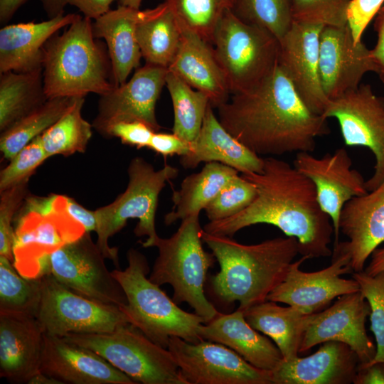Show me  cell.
Here are the masks:
<instances>
[{
    "label": "cell",
    "mask_w": 384,
    "mask_h": 384,
    "mask_svg": "<svg viewBox=\"0 0 384 384\" xmlns=\"http://www.w3.org/2000/svg\"><path fill=\"white\" fill-rule=\"evenodd\" d=\"M263 159L261 173L241 174L257 190L250 205L228 218L209 221L203 229L232 237L245 228L270 224L295 238L302 256H331L333 223L319 204L314 183L285 161L273 156Z\"/></svg>",
    "instance_id": "1"
},
{
    "label": "cell",
    "mask_w": 384,
    "mask_h": 384,
    "mask_svg": "<svg viewBox=\"0 0 384 384\" xmlns=\"http://www.w3.org/2000/svg\"><path fill=\"white\" fill-rule=\"evenodd\" d=\"M225 129L259 156L312 152L330 134L327 119L311 112L278 65L253 90L231 95L216 108Z\"/></svg>",
    "instance_id": "2"
},
{
    "label": "cell",
    "mask_w": 384,
    "mask_h": 384,
    "mask_svg": "<svg viewBox=\"0 0 384 384\" xmlns=\"http://www.w3.org/2000/svg\"><path fill=\"white\" fill-rule=\"evenodd\" d=\"M201 238L220 266L211 278L213 292L225 303L238 302L241 311L266 301L299 254L298 241L291 236L245 245L203 229Z\"/></svg>",
    "instance_id": "3"
},
{
    "label": "cell",
    "mask_w": 384,
    "mask_h": 384,
    "mask_svg": "<svg viewBox=\"0 0 384 384\" xmlns=\"http://www.w3.org/2000/svg\"><path fill=\"white\" fill-rule=\"evenodd\" d=\"M91 20L80 16L46 42L43 80L48 99L102 95L115 87L108 51L95 38Z\"/></svg>",
    "instance_id": "4"
},
{
    "label": "cell",
    "mask_w": 384,
    "mask_h": 384,
    "mask_svg": "<svg viewBox=\"0 0 384 384\" xmlns=\"http://www.w3.org/2000/svg\"><path fill=\"white\" fill-rule=\"evenodd\" d=\"M127 267L112 271L127 298L121 308L129 324L139 329L150 340L168 348L170 337H179L188 342L203 339L199 327L205 319L196 313L183 311L159 286L146 277L149 267L146 257L137 250L127 251Z\"/></svg>",
    "instance_id": "5"
},
{
    "label": "cell",
    "mask_w": 384,
    "mask_h": 384,
    "mask_svg": "<svg viewBox=\"0 0 384 384\" xmlns=\"http://www.w3.org/2000/svg\"><path fill=\"white\" fill-rule=\"evenodd\" d=\"M202 230L199 215H194L182 220L171 237H159L153 246L159 254L149 278L158 286L170 284L175 303H187L208 322L219 313L204 293L207 272L216 260L203 247Z\"/></svg>",
    "instance_id": "6"
},
{
    "label": "cell",
    "mask_w": 384,
    "mask_h": 384,
    "mask_svg": "<svg viewBox=\"0 0 384 384\" xmlns=\"http://www.w3.org/2000/svg\"><path fill=\"white\" fill-rule=\"evenodd\" d=\"M127 174L125 191L111 203L95 210L96 243L105 257L112 260L117 267L118 248L110 247L108 239L121 230L129 219L137 218L139 221L134 230L135 235L147 237L141 242L144 247H153L159 237L155 227L159 196L166 183L178 176V169L165 164L156 170L144 158L136 156L128 165Z\"/></svg>",
    "instance_id": "7"
},
{
    "label": "cell",
    "mask_w": 384,
    "mask_h": 384,
    "mask_svg": "<svg viewBox=\"0 0 384 384\" xmlns=\"http://www.w3.org/2000/svg\"><path fill=\"white\" fill-rule=\"evenodd\" d=\"M231 95L253 90L278 65L279 42L267 30L225 11L212 41Z\"/></svg>",
    "instance_id": "8"
},
{
    "label": "cell",
    "mask_w": 384,
    "mask_h": 384,
    "mask_svg": "<svg viewBox=\"0 0 384 384\" xmlns=\"http://www.w3.org/2000/svg\"><path fill=\"white\" fill-rule=\"evenodd\" d=\"M66 196L26 198L14 229L13 247V264L23 277L37 278V265L42 257L86 233L69 214Z\"/></svg>",
    "instance_id": "9"
},
{
    "label": "cell",
    "mask_w": 384,
    "mask_h": 384,
    "mask_svg": "<svg viewBox=\"0 0 384 384\" xmlns=\"http://www.w3.org/2000/svg\"><path fill=\"white\" fill-rule=\"evenodd\" d=\"M63 338L95 351L137 383L186 384L170 351L129 323L109 333L70 334Z\"/></svg>",
    "instance_id": "10"
},
{
    "label": "cell",
    "mask_w": 384,
    "mask_h": 384,
    "mask_svg": "<svg viewBox=\"0 0 384 384\" xmlns=\"http://www.w3.org/2000/svg\"><path fill=\"white\" fill-rule=\"evenodd\" d=\"M106 257L86 232L42 257L37 265V277L51 274L60 284L80 294L120 309L127 298L118 281L105 265Z\"/></svg>",
    "instance_id": "11"
},
{
    "label": "cell",
    "mask_w": 384,
    "mask_h": 384,
    "mask_svg": "<svg viewBox=\"0 0 384 384\" xmlns=\"http://www.w3.org/2000/svg\"><path fill=\"white\" fill-rule=\"evenodd\" d=\"M40 278L41 298L36 318L45 334L64 337L70 334L109 333L129 323L119 307L78 294L50 274Z\"/></svg>",
    "instance_id": "12"
},
{
    "label": "cell",
    "mask_w": 384,
    "mask_h": 384,
    "mask_svg": "<svg viewBox=\"0 0 384 384\" xmlns=\"http://www.w3.org/2000/svg\"><path fill=\"white\" fill-rule=\"evenodd\" d=\"M329 266L312 272H303L301 265L309 260L306 256L293 262L283 279L267 296V300L287 304L309 315L319 312L336 297L360 291L353 279L341 275L353 273L351 257L343 242L334 246Z\"/></svg>",
    "instance_id": "13"
},
{
    "label": "cell",
    "mask_w": 384,
    "mask_h": 384,
    "mask_svg": "<svg viewBox=\"0 0 384 384\" xmlns=\"http://www.w3.org/2000/svg\"><path fill=\"white\" fill-rule=\"evenodd\" d=\"M338 122L346 146L368 148L374 154V173L366 181L370 191L384 180V97L374 93L368 84L329 100L323 113Z\"/></svg>",
    "instance_id": "14"
},
{
    "label": "cell",
    "mask_w": 384,
    "mask_h": 384,
    "mask_svg": "<svg viewBox=\"0 0 384 384\" xmlns=\"http://www.w3.org/2000/svg\"><path fill=\"white\" fill-rule=\"evenodd\" d=\"M168 349L186 384H272L270 371L252 366L223 344L171 336Z\"/></svg>",
    "instance_id": "15"
},
{
    "label": "cell",
    "mask_w": 384,
    "mask_h": 384,
    "mask_svg": "<svg viewBox=\"0 0 384 384\" xmlns=\"http://www.w3.org/2000/svg\"><path fill=\"white\" fill-rule=\"evenodd\" d=\"M370 313L369 304L360 291L338 297L329 308L309 315L299 353L334 341L347 344L357 354L361 364L370 363L376 353V346L366 329Z\"/></svg>",
    "instance_id": "16"
},
{
    "label": "cell",
    "mask_w": 384,
    "mask_h": 384,
    "mask_svg": "<svg viewBox=\"0 0 384 384\" xmlns=\"http://www.w3.org/2000/svg\"><path fill=\"white\" fill-rule=\"evenodd\" d=\"M293 166L314 183L322 210L331 218L337 245L339 218L345 204L354 197L366 194V181L352 169V160L345 148L316 157L311 152L296 153Z\"/></svg>",
    "instance_id": "17"
},
{
    "label": "cell",
    "mask_w": 384,
    "mask_h": 384,
    "mask_svg": "<svg viewBox=\"0 0 384 384\" xmlns=\"http://www.w3.org/2000/svg\"><path fill=\"white\" fill-rule=\"evenodd\" d=\"M168 68L145 64L129 81L100 95L92 127L101 135L110 124L120 121H141L155 132L161 129L155 107L166 85Z\"/></svg>",
    "instance_id": "18"
},
{
    "label": "cell",
    "mask_w": 384,
    "mask_h": 384,
    "mask_svg": "<svg viewBox=\"0 0 384 384\" xmlns=\"http://www.w3.org/2000/svg\"><path fill=\"white\" fill-rule=\"evenodd\" d=\"M368 72L377 73L371 50L353 40L348 26H324L320 34L319 74L329 100L356 90Z\"/></svg>",
    "instance_id": "19"
},
{
    "label": "cell",
    "mask_w": 384,
    "mask_h": 384,
    "mask_svg": "<svg viewBox=\"0 0 384 384\" xmlns=\"http://www.w3.org/2000/svg\"><path fill=\"white\" fill-rule=\"evenodd\" d=\"M324 26L294 21L279 41L278 65L307 107L320 115L329 102L319 74L320 34Z\"/></svg>",
    "instance_id": "20"
},
{
    "label": "cell",
    "mask_w": 384,
    "mask_h": 384,
    "mask_svg": "<svg viewBox=\"0 0 384 384\" xmlns=\"http://www.w3.org/2000/svg\"><path fill=\"white\" fill-rule=\"evenodd\" d=\"M40 372L61 383H137L95 351L45 333Z\"/></svg>",
    "instance_id": "21"
},
{
    "label": "cell",
    "mask_w": 384,
    "mask_h": 384,
    "mask_svg": "<svg viewBox=\"0 0 384 384\" xmlns=\"http://www.w3.org/2000/svg\"><path fill=\"white\" fill-rule=\"evenodd\" d=\"M44 331L36 316L0 311V376L28 383L40 371Z\"/></svg>",
    "instance_id": "22"
},
{
    "label": "cell",
    "mask_w": 384,
    "mask_h": 384,
    "mask_svg": "<svg viewBox=\"0 0 384 384\" xmlns=\"http://www.w3.org/2000/svg\"><path fill=\"white\" fill-rule=\"evenodd\" d=\"M360 364L357 354L346 343L329 341L313 354L282 359L270 371L272 384H350Z\"/></svg>",
    "instance_id": "23"
},
{
    "label": "cell",
    "mask_w": 384,
    "mask_h": 384,
    "mask_svg": "<svg viewBox=\"0 0 384 384\" xmlns=\"http://www.w3.org/2000/svg\"><path fill=\"white\" fill-rule=\"evenodd\" d=\"M339 230L348 238L343 244L350 254L353 272L363 271L368 257L384 242V180L345 204Z\"/></svg>",
    "instance_id": "24"
},
{
    "label": "cell",
    "mask_w": 384,
    "mask_h": 384,
    "mask_svg": "<svg viewBox=\"0 0 384 384\" xmlns=\"http://www.w3.org/2000/svg\"><path fill=\"white\" fill-rule=\"evenodd\" d=\"M178 24L180 44L168 69L193 88L205 93L211 106L217 108L228 101L231 93L213 45L185 25Z\"/></svg>",
    "instance_id": "25"
},
{
    "label": "cell",
    "mask_w": 384,
    "mask_h": 384,
    "mask_svg": "<svg viewBox=\"0 0 384 384\" xmlns=\"http://www.w3.org/2000/svg\"><path fill=\"white\" fill-rule=\"evenodd\" d=\"M79 16L75 14H63L42 22L3 26L0 30V74L43 70L46 42Z\"/></svg>",
    "instance_id": "26"
},
{
    "label": "cell",
    "mask_w": 384,
    "mask_h": 384,
    "mask_svg": "<svg viewBox=\"0 0 384 384\" xmlns=\"http://www.w3.org/2000/svg\"><path fill=\"white\" fill-rule=\"evenodd\" d=\"M186 169H195L201 162H218L241 174L261 173L264 159L234 137L220 122L211 105L207 108L197 137L190 143L189 151L180 156Z\"/></svg>",
    "instance_id": "27"
},
{
    "label": "cell",
    "mask_w": 384,
    "mask_h": 384,
    "mask_svg": "<svg viewBox=\"0 0 384 384\" xmlns=\"http://www.w3.org/2000/svg\"><path fill=\"white\" fill-rule=\"evenodd\" d=\"M199 334L203 340L230 348L261 370L272 371L283 359L276 344L252 328L238 309L228 314L218 313L200 326Z\"/></svg>",
    "instance_id": "28"
},
{
    "label": "cell",
    "mask_w": 384,
    "mask_h": 384,
    "mask_svg": "<svg viewBox=\"0 0 384 384\" xmlns=\"http://www.w3.org/2000/svg\"><path fill=\"white\" fill-rule=\"evenodd\" d=\"M140 13V9L119 5L92 23L95 38L106 41L115 87L126 82L140 64L142 56L135 33Z\"/></svg>",
    "instance_id": "29"
},
{
    "label": "cell",
    "mask_w": 384,
    "mask_h": 384,
    "mask_svg": "<svg viewBox=\"0 0 384 384\" xmlns=\"http://www.w3.org/2000/svg\"><path fill=\"white\" fill-rule=\"evenodd\" d=\"M247 323L268 336L279 349L283 359L298 356L309 315L292 306L284 307L266 300L242 311Z\"/></svg>",
    "instance_id": "30"
},
{
    "label": "cell",
    "mask_w": 384,
    "mask_h": 384,
    "mask_svg": "<svg viewBox=\"0 0 384 384\" xmlns=\"http://www.w3.org/2000/svg\"><path fill=\"white\" fill-rule=\"evenodd\" d=\"M136 38L146 64L168 68L178 49L181 29L170 6L163 2L141 11Z\"/></svg>",
    "instance_id": "31"
},
{
    "label": "cell",
    "mask_w": 384,
    "mask_h": 384,
    "mask_svg": "<svg viewBox=\"0 0 384 384\" xmlns=\"http://www.w3.org/2000/svg\"><path fill=\"white\" fill-rule=\"evenodd\" d=\"M239 171L218 162L206 163L202 169L183 178L180 188L172 195L173 207L164 217V223L170 225L194 215L201 210L219 193L222 188Z\"/></svg>",
    "instance_id": "32"
},
{
    "label": "cell",
    "mask_w": 384,
    "mask_h": 384,
    "mask_svg": "<svg viewBox=\"0 0 384 384\" xmlns=\"http://www.w3.org/2000/svg\"><path fill=\"white\" fill-rule=\"evenodd\" d=\"M47 100L43 87V70L32 73L9 71L1 73V132Z\"/></svg>",
    "instance_id": "33"
},
{
    "label": "cell",
    "mask_w": 384,
    "mask_h": 384,
    "mask_svg": "<svg viewBox=\"0 0 384 384\" xmlns=\"http://www.w3.org/2000/svg\"><path fill=\"white\" fill-rule=\"evenodd\" d=\"M76 97H58L48 99L38 107L1 132L0 150L10 161L36 137L41 135L58 121Z\"/></svg>",
    "instance_id": "34"
},
{
    "label": "cell",
    "mask_w": 384,
    "mask_h": 384,
    "mask_svg": "<svg viewBox=\"0 0 384 384\" xmlns=\"http://www.w3.org/2000/svg\"><path fill=\"white\" fill-rule=\"evenodd\" d=\"M169 70V69H168ZM174 110V134L191 143L197 137L210 103L208 97L194 90L170 70L166 78Z\"/></svg>",
    "instance_id": "35"
},
{
    "label": "cell",
    "mask_w": 384,
    "mask_h": 384,
    "mask_svg": "<svg viewBox=\"0 0 384 384\" xmlns=\"http://www.w3.org/2000/svg\"><path fill=\"white\" fill-rule=\"evenodd\" d=\"M85 97H76L65 113L41 135L49 158L84 153L92 137V125L82 115Z\"/></svg>",
    "instance_id": "36"
},
{
    "label": "cell",
    "mask_w": 384,
    "mask_h": 384,
    "mask_svg": "<svg viewBox=\"0 0 384 384\" xmlns=\"http://www.w3.org/2000/svg\"><path fill=\"white\" fill-rule=\"evenodd\" d=\"M41 298V278L23 277L11 260L0 255V311L36 316Z\"/></svg>",
    "instance_id": "37"
},
{
    "label": "cell",
    "mask_w": 384,
    "mask_h": 384,
    "mask_svg": "<svg viewBox=\"0 0 384 384\" xmlns=\"http://www.w3.org/2000/svg\"><path fill=\"white\" fill-rule=\"evenodd\" d=\"M177 21L212 44L213 34L225 11L235 0H164Z\"/></svg>",
    "instance_id": "38"
},
{
    "label": "cell",
    "mask_w": 384,
    "mask_h": 384,
    "mask_svg": "<svg viewBox=\"0 0 384 384\" xmlns=\"http://www.w3.org/2000/svg\"><path fill=\"white\" fill-rule=\"evenodd\" d=\"M232 11L241 21L267 30L279 41L294 22L291 0H235Z\"/></svg>",
    "instance_id": "39"
},
{
    "label": "cell",
    "mask_w": 384,
    "mask_h": 384,
    "mask_svg": "<svg viewBox=\"0 0 384 384\" xmlns=\"http://www.w3.org/2000/svg\"><path fill=\"white\" fill-rule=\"evenodd\" d=\"M256 196L254 184L238 174L222 188L204 210L209 221L225 219L244 210Z\"/></svg>",
    "instance_id": "40"
},
{
    "label": "cell",
    "mask_w": 384,
    "mask_h": 384,
    "mask_svg": "<svg viewBox=\"0 0 384 384\" xmlns=\"http://www.w3.org/2000/svg\"><path fill=\"white\" fill-rule=\"evenodd\" d=\"M352 278L359 284L370 309V330L375 338L376 353L370 363L384 361V271L373 276L364 271L353 272Z\"/></svg>",
    "instance_id": "41"
},
{
    "label": "cell",
    "mask_w": 384,
    "mask_h": 384,
    "mask_svg": "<svg viewBox=\"0 0 384 384\" xmlns=\"http://www.w3.org/2000/svg\"><path fill=\"white\" fill-rule=\"evenodd\" d=\"M351 0H291L294 21L331 26L347 25Z\"/></svg>",
    "instance_id": "42"
},
{
    "label": "cell",
    "mask_w": 384,
    "mask_h": 384,
    "mask_svg": "<svg viewBox=\"0 0 384 384\" xmlns=\"http://www.w3.org/2000/svg\"><path fill=\"white\" fill-rule=\"evenodd\" d=\"M49 159L41 135L19 151L0 173V192L28 181L37 168Z\"/></svg>",
    "instance_id": "43"
},
{
    "label": "cell",
    "mask_w": 384,
    "mask_h": 384,
    "mask_svg": "<svg viewBox=\"0 0 384 384\" xmlns=\"http://www.w3.org/2000/svg\"><path fill=\"white\" fill-rule=\"evenodd\" d=\"M28 182H21L0 192V255L8 257L12 262L15 239L12 221L28 196Z\"/></svg>",
    "instance_id": "44"
},
{
    "label": "cell",
    "mask_w": 384,
    "mask_h": 384,
    "mask_svg": "<svg viewBox=\"0 0 384 384\" xmlns=\"http://www.w3.org/2000/svg\"><path fill=\"white\" fill-rule=\"evenodd\" d=\"M154 132L149 125L141 121H120L108 126L102 136L117 137L122 144L142 149L148 148Z\"/></svg>",
    "instance_id": "45"
},
{
    "label": "cell",
    "mask_w": 384,
    "mask_h": 384,
    "mask_svg": "<svg viewBox=\"0 0 384 384\" xmlns=\"http://www.w3.org/2000/svg\"><path fill=\"white\" fill-rule=\"evenodd\" d=\"M384 0H351L346 11L347 26L353 40L360 42L369 23L376 16Z\"/></svg>",
    "instance_id": "46"
},
{
    "label": "cell",
    "mask_w": 384,
    "mask_h": 384,
    "mask_svg": "<svg viewBox=\"0 0 384 384\" xmlns=\"http://www.w3.org/2000/svg\"><path fill=\"white\" fill-rule=\"evenodd\" d=\"M116 0H41L48 18L63 15L65 6H76L85 17L95 20L110 10Z\"/></svg>",
    "instance_id": "47"
},
{
    "label": "cell",
    "mask_w": 384,
    "mask_h": 384,
    "mask_svg": "<svg viewBox=\"0 0 384 384\" xmlns=\"http://www.w3.org/2000/svg\"><path fill=\"white\" fill-rule=\"evenodd\" d=\"M148 148L165 157L173 155L181 156L189 151L190 143L174 133L155 132Z\"/></svg>",
    "instance_id": "48"
},
{
    "label": "cell",
    "mask_w": 384,
    "mask_h": 384,
    "mask_svg": "<svg viewBox=\"0 0 384 384\" xmlns=\"http://www.w3.org/2000/svg\"><path fill=\"white\" fill-rule=\"evenodd\" d=\"M374 28L378 39L375 46L371 49V55L377 68V74L384 83V4L375 17Z\"/></svg>",
    "instance_id": "49"
},
{
    "label": "cell",
    "mask_w": 384,
    "mask_h": 384,
    "mask_svg": "<svg viewBox=\"0 0 384 384\" xmlns=\"http://www.w3.org/2000/svg\"><path fill=\"white\" fill-rule=\"evenodd\" d=\"M353 383L384 384V361L360 363Z\"/></svg>",
    "instance_id": "50"
},
{
    "label": "cell",
    "mask_w": 384,
    "mask_h": 384,
    "mask_svg": "<svg viewBox=\"0 0 384 384\" xmlns=\"http://www.w3.org/2000/svg\"><path fill=\"white\" fill-rule=\"evenodd\" d=\"M66 199L69 214L84 227L86 232H96L97 221L95 210L84 208L70 197L66 196Z\"/></svg>",
    "instance_id": "51"
},
{
    "label": "cell",
    "mask_w": 384,
    "mask_h": 384,
    "mask_svg": "<svg viewBox=\"0 0 384 384\" xmlns=\"http://www.w3.org/2000/svg\"><path fill=\"white\" fill-rule=\"evenodd\" d=\"M28 0H0V22L7 23Z\"/></svg>",
    "instance_id": "52"
},
{
    "label": "cell",
    "mask_w": 384,
    "mask_h": 384,
    "mask_svg": "<svg viewBox=\"0 0 384 384\" xmlns=\"http://www.w3.org/2000/svg\"><path fill=\"white\" fill-rule=\"evenodd\" d=\"M371 255V260L363 271L366 274L373 276L384 271V247L376 248Z\"/></svg>",
    "instance_id": "53"
},
{
    "label": "cell",
    "mask_w": 384,
    "mask_h": 384,
    "mask_svg": "<svg viewBox=\"0 0 384 384\" xmlns=\"http://www.w3.org/2000/svg\"><path fill=\"white\" fill-rule=\"evenodd\" d=\"M30 384H62L58 380L41 372L36 374L28 382Z\"/></svg>",
    "instance_id": "54"
},
{
    "label": "cell",
    "mask_w": 384,
    "mask_h": 384,
    "mask_svg": "<svg viewBox=\"0 0 384 384\" xmlns=\"http://www.w3.org/2000/svg\"><path fill=\"white\" fill-rule=\"evenodd\" d=\"M142 0H119V5L139 10Z\"/></svg>",
    "instance_id": "55"
}]
</instances>
